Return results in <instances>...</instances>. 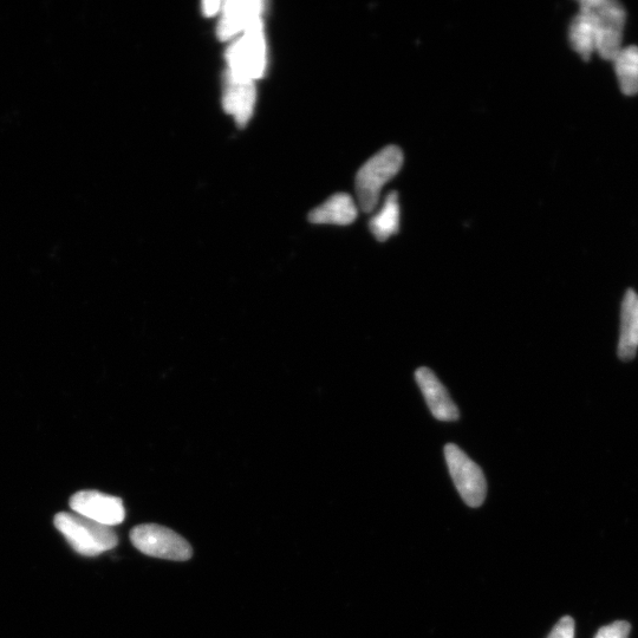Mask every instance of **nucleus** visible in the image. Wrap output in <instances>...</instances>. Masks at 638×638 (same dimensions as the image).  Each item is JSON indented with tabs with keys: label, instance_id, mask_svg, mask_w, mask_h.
Returning a JSON list of instances; mask_svg holds the SVG:
<instances>
[{
	"label": "nucleus",
	"instance_id": "obj_1",
	"mask_svg": "<svg viewBox=\"0 0 638 638\" xmlns=\"http://www.w3.org/2000/svg\"><path fill=\"white\" fill-rule=\"evenodd\" d=\"M405 156L397 146H388L369 159L356 175V194L361 210L371 213L379 204L384 185L401 171Z\"/></svg>",
	"mask_w": 638,
	"mask_h": 638
},
{
	"label": "nucleus",
	"instance_id": "obj_2",
	"mask_svg": "<svg viewBox=\"0 0 638 638\" xmlns=\"http://www.w3.org/2000/svg\"><path fill=\"white\" fill-rule=\"evenodd\" d=\"M56 529L62 533L81 556L96 557L115 548L119 543L112 527L93 522L80 514L61 512L54 520Z\"/></svg>",
	"mask_w": 638,
	"mask_h": 638
},
{
	"label": "nucleus",
	"instance_id": "obj_3",
	"mask_svg": "<svg viewBox=\"0 0 638 638\" xmlns=\"http://www.w3.org/2000/svg\"><path fill=\"white\" fill-rule=\"evenodd\" d=\"M581 11L588 13L596 29V52L603 60L614 61L621 51L627 12L617 0H584Z\"/></svg>",
	"mask_w": 638,
	"mask_h": 638
},
{
	"label": "nucleus",
	"instance_id": "obj_4",
	"mask_svg": "<svg viewBox=\"0 0 638 638\" xmlns=\"http://www.w3.org/2000/svg\"><path fill=\"white\" fill-rule=\"evenodd\" d=\"M227 73L238 80L256 82L266 68V42L263 21L253 24L226 51Z\"/></svg>",
	"mask_w": 638,
	"mask_h": 638
},
{
	"label": "nucleus",
	"instance_id": "obj_5",
	"mask_svg": "<svg viewBox=\"0 0 638 638\" xmlns=\"http://www.w3.org/2000/svg\"><path fill=\"white\" fill-rule=\"evenodd\" d=\"M130 540L136 549L149 557L185 562L193 556L190 543L165 526L155 524L136 526L130 532Z\"/></svg>",
	"mask_w": 638,
	"mask_h": 638
},
{
	"label": "nucleus",
	"instance_id": "obj_6",
	"mask_svg": "<svg viewBox=\"0 0 638 638\" xmlns=\"http://www.w3.org/2000/svg\"><path fill=\"white\" fill-rule=\"evenodd\" d=\"M445 455L449 473L462 500L470 507L483 505L487 493L483 470L457 445L448 444Z\"/></svg>",
	"mask_w": 638,
	"mask_h": 638
},
{
	"label": "nucleus",
	"instance_id": "obj_7",
	"mask_svg": "<svg viewBox=\"0 0 638 638\" xmlns=\"http://www.w3.org/2000/svg\"><path fill=\"white\" fill-rule=\"evenodd\" d=\"M69 505L74 513L108 527L120 525L126 518L122 499L99 491L77 492Z\"/></svg>",
	"mask_w": 638,
	"mask_h": 638
},
{
	"label": "nucleus",
	"instance_id": "obj_8",
	"mask_svg": "<svg viewBox=\"0 0 638 638\" xmlns=\"http://www.w3.org/2000/svg\"><path fill=\"white\" fill-rule=\"evenodd\" d=\"M265 3L259 0H229L223 3L218 24V36L227 41L244 34L253 24L263 21Z\"/></svg>",
	"mask_w": 638,
	"mask_h": 638
},
{
	"label": "nucleus",
	"instance_id": "obj_9",
	"mask_svg": "<svg viewBox=\"0 0 638 638\" xmlns=\"http://www.w3.org/2000/svg\"><path fill=\"white\" fill-rule=\"evenodd\" d=\"M256 104L255 82L238 80L229 73L224 76L223 107L234 117L239 127L249 123Z\"/></svg>",
	"mask_w": 638,
	"mask_h": 638
},
{
	"label": "nucleus",
	"instance_id": "obj_10",
	"mask_svg": "<svg viewBox=\"0 0 638 638\" xmlns=\"http://www.w3.org/2000/svg\"><path fill=\"white\" fill-rule=\"evenodd\" d=\"M415 377L434 418L440 421H457L459 409L438 376L431 369L422 367L416 371Z\"/></svg>",
	"mask_w": 638,
	"mask_h": 638
},
{
	"label": "nucleus",
	"instance_id": "obj_11",
	"mask_svg": "<svg viewBox=\"0 0 638 638\" xmlns=\"http://www.w3.org/2000/svg\"><path fill=\"white\" fill-rule=\"evenodd\" d=\"M638 349V295L629 289L621 310V334L617 354L622 361L634 360Z\"/></svg>",
	"mask_w": 638,
	"mask_h": 638
},
{
	"label": "nucleus",
	"instance_id": "obj_12",
	"mask_svg": "<svg viewBox=\"0 0 638 638\" xmlns=\"http://www.w3.org/2000/svg\"><path fill=\"white\" fill-rule=\"evenodd\" d=\"M357 214L354 199L349 194L340 193L312 211L309 220L314 224L347 226L354 223Z\"/></svg>",
	"mask_w": 638,
	"mask_h": 638
},
{
	"label": "nucleus",
	"instance_id": "obj_13",
	"mask_svg": "<svg viewBox=\"0 0 638 638\" xmlns=\"http://www.w3.org/2000/svg\"><path fill=\"white\" fill-rule=\"evenodd\" d=\"M569 41L572 49L578 52L585 62L590 61L596 51V29L588 13L579 11L572 19L569 29Z\"/></svg>",
	"mask_w": 638,
	"mask_h": 638
},
{
	"label": "nucleus",
	"instance_id": "obj_14",
	"mask_svg": "<svg viewBox=\"0 0 638 638\" xmlns=\"http://www.w3.org/2000/svg\"><path fill=\"white\" fill-rule=\"evenodd\" d=\"M615 73L624 95L638 94V47L629 45L622 48L614 58Z\"/></svg>",
	"mask_w": 638,
	"mask_h": 638
},
{
	"label": "nucleus",
	"instance_id": "obj_15",
	"mask_svg": "<svg viewBox=\"0 0 638 638\" xmlns=\"http://www.w3.org/2000/svg\"><path fill=\"white\" fill-rule=\"evenodd\" d=\"M370 231L379 242H386L399 232L400 205L399 194L392 192L388 195L381 211L370 220Z\"/></svg>",
	"mask_w": 638,
	"mask_h": 638
},
{
	"label": "nucleus",
	"instance_id": "obj_16",
	"mask_svg": "<svg viewBox=\"0 0 638 638\" xmlns=\"http://www.w3.org/2000/svg\"><path fill=\"white\" fill-rule=\"evenodd\" d=\"M631 626L626 621H616L598 630L595 638H629Z\"/></svg>",
	"mask_w": 638,
	"mask_h": 638
},
{
	"label": "nucleus",
	"instance_id": "obj_17",
	"mask_svg": "<svg viewBox=\"0 0 638 638\" xmlns=\"http://www.w3.org/2000/svg\"><path fill=\"white\" fill-rule=\"evenodd\" d=\"M575 621L570 616H565L551 631L548 638H575Z\"/></svg>",
	"mask_w": 638,
	"mask_h": 638
},
{
	"label": "nucleus",
	"instance_id": "obj_18",
	"mask_svg": "<svg viewBox=\"0 0 638 638\" xmlns=\"http://www.w3.org/2000/svg\"><path fill=\"white\" fill-rule=\"evenodd\" d=\"M221 8H223V2H213V0H206L203 3V12L206 17H214L217 16L219 12H221Z\"/></svg>",
	"mask_w": 638,
	"mask_h": 638
}]
</instances>
